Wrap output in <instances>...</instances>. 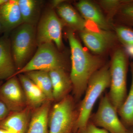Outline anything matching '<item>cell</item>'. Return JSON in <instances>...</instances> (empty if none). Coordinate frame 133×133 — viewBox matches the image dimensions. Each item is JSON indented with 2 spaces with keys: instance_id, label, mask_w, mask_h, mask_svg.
I'll return each mask as SVG.
<instances>
[{
  "instance_id": "30bf717a",
  "label": "cell",
  "mask_w": 133,
  "mask_h": 133,
  "mask_svg": "<svg viewBox=\"0 0 133 133\" xmlns=\"http://www.w3.org/2000/svg\"><path fill=\"white\" fill-rule=\"evenodd\" d=\"M0 99L11 112L26 108V97L21 83L16 76L7 79L0 87Z\"/></svg>"
},
{
  "instance_id": "3957f363",
  "label": "cell",
  "mask_w": 133,
  "mask_h": 133,
  "mask_svg": "<svg viewBox=\"0 0 133 133\" xmlns=\"http://www.w3.org/2000/svg\"><path fill=\"white\" fill-rule=\"evenodd\" d=\"M129 56L123 48H116L109 65L111 83L108 94L110 101L118 110L127 98V75Z\"/></svg>"
},
{
  "instance_id": "5bb4252c",
  "label": "cell",
  "mask_w": 133,
  "mask_h": 133,
  "mask_svg": "<svg viewBox=\"0 0 133 133\" xmlns=\"http://www.w3.org/2000/svg\"><path fill=\"white\" fill-rule=\"evenodd\" d=\"M48 72L52 84L53 99L58 102L68 95L72 90L70 78L64 68H56Z\"/></svg>"
},
{
  "instance_id": "83f0119b",
  "label": "cell",
  "mask_w": 133,
  "mask_h": 133,
  "mask_svg": "<svg viewBox=\"0 0 133 133\" xmlns=\"http://www.w3.org/2000/svg\"><path fill=\"white\" fill-rule=\"evenodd\" d=\"M128 133H133V126L127 128Z\"/></svg>"
},
{
  "instance_id": "4dcf8cb0",
  "label": "cell",
  "mask_w": 133,
  "mask_h": 133,
  "mask_svg": "<svg viewBox=\"0 0 133 133\" xmlns=\"http://www.w3.org/2000/svg\"><path fill=\"white\" fill-rule=\"evenodd\" d=\"M2 33H3V29L2 28V27L1 24V23H0V35H1V34Z\"/></svg>"
},
{
  "instance_id": "52a82bcc",
  "label": "cell",
  "mask_w": 133,
  "mask_h": 133,
  "mask_svg": "<svg viewBox=\"0 0 133 133\" xmlns=\"http://www.w3.org/2000/svg\"><path fill=\"white\" fill-rule=\"evenodd\" d=\"M64 25L55 10H48L39 20L36 29L37 46L53 43L58 50L63 46L62 29Z\"/></svg>"
},
{
  "instance_id": "9c48e42d",
  "label": "cell",
  "mask_w": 133,
  "mask_h": 133,
  "mask_svg": "<svg viewBox=\"0 0 133 133\" xmlns=\"http://www.w3.org/2000/svg\"><path fill=\"white\" fill-rule=\"evenodd\" d=\"M79 36L89 50L99 55L105 52L118 41L115 33L101 29L96 26L94 28L86 25L85 29L79 32Z\"/></svg>"
},
{
  "instance_id": "9a60e30c",
  "label": "cell",
  "mask_w": 133,
  "mask_h": 133,
  "mask_svg": "<svg viewBox=\"0 0 133 133\" xmlns=\"http://www.w3.org/2000/svg\"><path fill=\"white\" fill-rule=\"evenodd\" d=\"M30 117L29 110L26 108L19 111L11 112L0 123V128L10 133H26Z\"/></svg>"
},
{
  "instance_id": "cb8c5ba5",
  "label": "cell",
  "mask_w": 133,
  "mask_h": 133,
  "mask_svg": "<svg viewBox=\"0 0 133 133\" xmlns=\"http://www.w3.org/2000/svg\"><path fill=\"white\" fill-rule=\"evenodd\" d=\"M126 0H101L99 3L101 8L107 13V18L111 22L113 17L116 15L117 12Z\"/></svg>"
},
{
  "instance_id": "603a6c76",
  "label": "cell",
  "mask_w": 133,
  "mask_h": 133,
  "mask_svg": "<svg viewBox=\"0 0 133 133\" xmlns=\"http://www.w3.org/2000/svg\"><path fill=\"white\" fill-rule=\"evenodd\" d=\"M116 15L119 24L129 27L133 26V0H126Z\"/></svg>"
},
{
  "instance_id": "e0dca14e",
  "label": "cell",
  "mask_w": 133,
  "mask_h": 133,
  "mask_svg": "<svg viewBox=\"0 0 133 133\" xmlns=\"http://www.w3.org/2000/svg\"><path fill=\"white\" fill-rule=\"evenodd\" d=\"M50 101H47L36 108L30 117L26 133H49Z\"/></svg>"
},
{
  "instance_id": "7a4b0ae2",
  "label": "cell",
  "mask_w": 133,
  "mask_h": 133,
  "mask_svg": "<svg viewBox=\"0 0 133 133\" xmlns=\"http://www.w3.org/2000/svg\"><path fill=\"white\" fill-rule=\"evenodd\" d=\"M111 83L109 65L106 64L95 72L88 81L85 95L79 106L75 128L79 131L89 122L91 113L98 98Z\"/></svg>"
},
{
  "instance_id": "277c9868",
  "label": "cell",
  "mask_w": 133,
  "mask_h": 133,
  "mask_svg": "<svg viewBox=\"0 0 133 133\" xmlns=\"http://www.w3.org/2000/svg\"><path fill=\"white\" fill-rule=\"evenodd\" d=\"M10 38L12 56L17 71L31 59L37 45L35 26L23 23L11 32Z\"/></svg>"
},
{
  "instance_id": "5b68a950",
  "label": "cell",
  "mask_w": 133,
  "mask_h": 133,
  "mask_svg": "<svg viewBox=\"0 0 133 133\" xmlns=\"http://www.w3.org/2000/svg\"><path fill=\"white\" fill-rule=\"evenodd\" d=\"M58 68L65 69L64 58L53 43H46L38 46L31 59L15 76L35 71H49Z\"/></svg>"
},
{
  "instance_id": "f546056e",
  "label": "cell",
  "mask_w": 133,
  "mask_h": 133,
  "mask_svg": "<svg viewBox=\"0 0 133 133\" xmlns=\"http://www.w3.org/2000/svg\"><path fill=\"white\" fill-rule=\"evenodd\" d=\"M0 133H10L8 131L4 130V129H2L0 128Z\"/></svg>"
},
{
  "instance_id": "44dd1931",
  "label": "cell",
  "mask_w": 133,
  "mask_h": 133,
  "mask_svg": "<svg viewBox=\"0 0 133 133\" xmlns=\"http://www.w3.org/2000/svg\"><path fill=\"white\" fill-rule=\"evenodd\" d=\"M132 81L130 91L125 100L118 110L121 121L127 128L133 126V61L130 64Z\"/></svg>"
},
{
  "instance_id": "2e32d148",
  "label": "cell",
  "mask_w": 133,
  "mask_h": 133,
  "mask_svg": "<svg viewBox=\"0 0 133 133\" xmlns=\"http://www.w3.org/2000/svg\"><path fill=\"white\" fill-rule=\"evenodd\" d=\"M56 8L58 16L69 29L79 32L85 29L86 21L71 5L64 2Z\"/></svg>"
},
{
  "instance_id": "d4e9b609",
  "label": "cell",
  "mask_w": 133,
  "mask_h": 133,
  "mask_svg": "<svg viewBox=\"0 0 133 133\" xmlns=\"http://www.w3.org/2000/svg\"><path fill=\"white\" fill-rule=\"evenodd\" d=\"M79 131L80 133H108L105 129L98 128L93 123L89 122L84 128Z\"/></svg>"
},
{
  "instance_id": "ffe728a7",
  "label": "cell",
  "mask_w": 133,
  "mask_h": 133,
  "mask_svg": "<svg viewBox=\"0 0 133 133\" xmlns=\"http://www.w3.org/2000/svg\"><path fill=\"white\" fill-rule=\"evenodd\" d=\"M38 86L45 95L47 100L52 101V84L49 72L44 71H35L24 74Z\"/></svg>"
},
{
  "instance_id": "7c38bea8",
  "label": "cell",
  "mask_w": 133,
  "mask_h": 133,
  "mask_svg": "<svg viewBox=\"0 0 133 133\" xmlns=\"http://www.w3.org/2000/svg\"><path fill=\"white\" fill-rule=\"evenodd\" d=\"M0 23L7 35L23 23L17 0H8L0 6Z\"/></svg>"
},
{
  "instance_id": "6da1fadb",
  "label": "cell",
  "mask_w": 133,
  "mask_h": 133,
  "mask_svg": "<svg viewBox=\"0 0 133 133\" xmlns=\"http://www.w3.org/2000/svg\"><path fill=\"white\" fill-rule=\"evenodd\" d=\"M71 52V68L70 78L74 97L78 100L85 92L92 76L104 65L103 60L92 55L83 48L74 31L69 29L66 32Z\"/></svg>"
},
{
  "instance_id": "7402d4cb",
  "label": "cell",
  "mask_w": 133,
  "mask_h": 133,
  "mask_svg": "<svg viewBox=\"0 0 133 133\" xmlns=\"http://www.w3.org/2000/svg\"><path fill=\"white\" fill-rule=\"evenodd\" d=\"M115 34L129 56L133 58V29L118 24L115 28Z\"/></svg>"
},
{
  "instance_id": "4316f807",
  "label": "cell",
  "mask_w": 133,
  "mask_h": 133,
  "mask_svg": "<svg viewBox=\"0 0 133 133\" xmlns=\"http://www.w3.org/2000/svg\"><path fill=\"white\" fill-rule=\"evenodd\" d=\"M63 0H55V1H52L51 2V6L52 8H56L59 5H61L63 3L65 2Z\"/></svg>"
},
{
  "instance_id": "4fadbf2b",
  "label": "cell",
  "mask_w": 133,
  "mask_h": 133,
  "mask_svg": "<svg viewBox=\"0 0 133 133\" xmlns=\"http://www.w3.org/2000/svg\"><path fill=\"white\" fill-rule=\"evenodd\" d=\"M16 67L12 56L10 38L4 34L0 37V81L15 76Z\"/></svg>"
},
{
  "instance_id": "8fae6325",
  "label": "cell",
  "mask_w": 133,
  "mask_h": 133,
  "mask_svg": "<svg viewBox=\"0 0 133 133\" xmlns=\"http://www.w3.org/2000/svg\"><path fill=\"white\" fill-rule=\"evenodd\" d=\"M77 9L87 21L93 23L98 28L110 31L112 28V22L105 16L100 8L94 3L82 0L76 4Z\"/></svg>"
},
{
  "instance_id": "ba28073f",
  "label": "cell",
  "mask_w": 133,
  "mask_h": 133,
  "mask_svg": "<svg viewBox=\"0 0 133 133\" xmlns=\"http://www.w3.org/2000/svg\"><path fill=\"white\" fill-rule=\"evenodd\" d=\"M117 113L108 94H106L101 98L97 111L91 117L92 123L111 133H128L127 128L119 119Z\"/></svg>"
},
{
  "instance_id": "ac0fdd59",
  "label": "cell",
  "mask_w": 133,
  "mask_h": 133,
  "mask_svg": "<svg viewBox=\"0 0 133 133\" xmlns=\"http://www.w3.org/2000/svg\"><path fill=\"white\" fill-rule=\"evenodd\" d=\"M17 76L29 107L36 108L48 101L41 89L25 74Z\"/></svg>"
},
{
  "instance_id": "f1b7e54d",
  "label": "cell",
  "mask_w": 133,
  "mask_h": 133,
  "mask_svg": "<svg viewBox=\"0 0 133 133\" xmlns=\"http://www.w3.org/2000/svg\"><path fill=\"white\" fill-rule=\"evenodd\" d=\"M8 0H0V6L7 2Z\"/></svg>"
},
{
  "instance_id": "8992f818",
  "label": "cell",
  "mask_w": 133,
  "mask_h": 133,
  "mask_svg": "<svg viewBox=\"0 0 133 133\" xmlns=\"http://www.w3.org/2000/svg\"><path fill=\"white\" fill-rule=\"evenodd\" d=\"M76 114L74 99L67 95L53 107L49 118V133H70L75 127Z\"/></svg>"
},
{
  "instance_id": "1f68e13d",
  "label": "cell",
  "mask_w": 133,
  "mask_h": 133,
  "mask_svg": "<svg viewBox=\"0 0 133 133\" xmlns=\"http://www.w3.org/2000/svg\"><path fill=\"white\" fill-rule=\"evenodd\" d=\"M2 83L1 82V81H0V87H1V86L2 85Z\"/></svg>"
},
{
  "instance_id": "484cf974",
  "label": "cell",
  "mask_w": 133,
  "mask_h": 133,
  "mask_svg": "<svg viewBox=\"0 0 133 133\" xmlns=\"http://www.w3.org/2000/svg\"><path fill=\"white\" fill-rule=\"evenodd\" d=\"M11 113L9 109L0 99V123L3 121Z\"/></svg>"
},
{
  "instance_id": "d6986e66",
  "label": "cell",
  "mask_w": 133,
  "mask_h": 133,
  "mask_svg": "<svg viewBox=\"0 0 133 133\" xmlns=\"http://www.w3.org/2000/svg\"><path fill=\"white\" fill-rule=\"evenodd\" d=\"M23 23L35 26L40 19L42 1L17 0Z\"/></svg>"
}]
</instances>
